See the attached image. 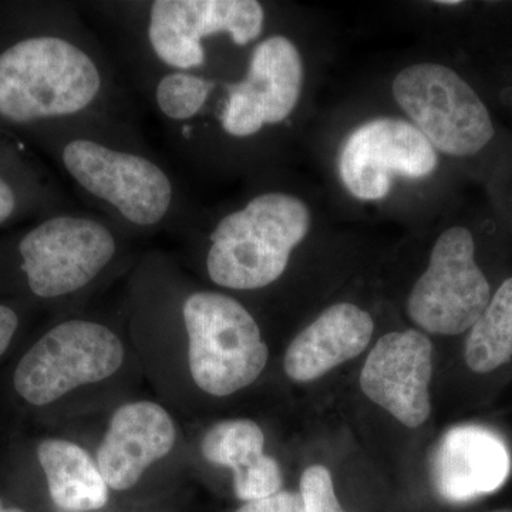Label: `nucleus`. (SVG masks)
Masks as SVG:
<instances>
[{
	"label": "nucleus",
	"mask_w": 512,
	"mask_h": 512,
	"mask_svg": "<svg viewBox=\"0 0 512 512\" xmlns=\"http://www.w3.org/2000/svg\"><path fill=\"white\" fill-rule=\"evenodd\" d=\"M305 67L289 37H266L249 56L247 73L225 84L220 124L225 134L249 138L266 126L284 123L301 99Z\"/></svg>",
	"instance_id": "obj_10"
},
{
	"label": "nucleus",
	"mask_w": 512,
	"mask_h": 512,
	"mask_svg": "<svg viewBox=\"0 0 512 512\" xmlns=\"http://www.w3.org/2000/svg\"><path fill=\"white\" fill-rule=\"evenodd\" d=\"M392 90L400 109L440 153L474 156L494 138L487 107L450 67L412 64L394 77Z\"/></svg>",
	"instance_id": "obj_5"
},
{
	"label": "nucleus",
	"mask_w": 512,
	"mask_h": 512,
	"mask_svg": "<svg viewBox=\"0 0 512 512\" xmlns=\"http://www.w3.org/2000/svg\"><path fill=\"white\" fill-rule=\"evenodd\" d=\"M0 512H23L18 510V508H5L2 503H0Z\"/></svg>",
	"instance_id": "obj_25"
},
{
	"label": "nucleus",
	"mask_w": 512,
	"mask_h": 512,
	"mask_svg": "<svg viewBox=\"0 0 512 512\" xmlns=\"http://www.w3.org/2000/svg\"><path fill=\"white\" fill-rule=\"evenodd\" d=\"M16 194L8 181L0 175V225L12 217L16 210Z\"/></svg>",
	"instance_id": "obj_23"
},
{
	"label": "nucleus",
	"mask_w": 512,
	"mask_h": 512,
	"mask_svg": "<svg viewBox=\"0 0 512 512\" xmlns=\"http://www.w3.org/2000/svg\"><path fill=\"white\" fill-rule=\"evenodd\" d=\"M490 299L491 286L476 264L473 234L453 227L431 249L429 266L407 299V313L427 332L460 335L473 328Z\"/></svg>",
	"instance_id": "obj_9"
},
{
	"label": "nucleus",
	"mask_w": 512,
	"mask_h": 512,
	"mask_svg": "<svg viewBox=\"0 0 512 512\" xmlns=\"http://www.w3.org/2000/svg\"><path fill=\"white\" fill-rule=\"evenodd\" d=\"M64 171L76 187L119 224L154 229L168 224L177 210L173 177L150 154L76 126L60 151Z\"/></svg>",
	"instance_id": "obj_2"
},
{
	"label": "nucleus",
	"mask_w": 512,
	"mask_h": 512,
	"mask_svg": "<svg viewBox=\"0 0 512 512\" xmlns=\"http://www.w3.org/2000/svg\"><path fill=\"white\" fill-rule=\"evenodd\" d=\"M375 322L353 303H336L320 313L292 340L285 355V372L295 382H312L369 346Z\"/></svg>",
	"instance_id": "obj_15"
},
{
	"label": "nucleus",
	"mask_w": 512,
	"mask_h": 512,
	"mask_svg": "<svg viewBox=\"0 0 512 512\" xmlns=\"http://www.w3.org/2000/svg\"><path fill=\"white\" fill-rule=\"evenodd\" d=\"M109 224L87 214H59L30 229L19 244L30 291L43 299L82 291L111 264L117 238Z\"/></svg>",
	"instance_id": "obj_7"
},
{
	"label": "nucleus",
	"mask_w": 512,
	"mask_h": 512,
	"mask_svg": "<svg viewBox=\"0 0 512 512\" xmlns=\"http://www.w3.org/2000/svg\"><path fill=\"white\" fill-rule=\"evenodd\" d=\"M265 9L256 0H156L146 5V42L167 72L201 73L205 42L228 35L245 47L264 33Z\"/></svg>",
	"instance_id": "obj_6"
},
{
	"label": "nucleus",
	"mask_w": 512,
	"mask_h": 512,
	"mask_svg": "<svg viewBox=\"0 0 512 512\" xmlns=\"http://www.w3.org/2000/svg\"><path fill=\"white\" fill-rule=\"evenodd\" d=\"M265 437L251 420L215 424L202 440V456L234 471L235 494L252 501L281 491L282 473L274 458L264 453Z\"/></svg>",
	"instance_id": "obj_16"
},
{
	"label": "nucleus",
	"mask_w": 512,
	"mask_h": 512,
	"mask_svg": "<svg viewBox=\"0 0 512 512\" xmlns=\"http://www.w3.org/2000/svg\"><path fill=\"white\" fill-rule=\"evenodd\" d=\"M37 457L57 507L79 512L99 510L107 504L109 485L82 447L70 441L46 440Z\"/></svg>",
	"instance_id": "obj_17"
},
{
	"label": "nucleus",
	"mask_w": 512,
	"mask_h": 512,
	"mask_svg": "<svg viewBox=\"0 0 512 512\" xmlns=\"http://www.w3.org/2000/svg\"><path fill=\"white\" fill-rule=\"evenodd\" d=\"M473 372H494L512 359V276L498 288L474 323L464 348Z\"/></svg>",
	"instance_id": "obj_18"
},
{
	"label": "nucleus",
	"mask_w": 512,
	"mask_h": 512,
	"mask_svg": "<svg viewBox=\"0 0 512 512\" xmlns=\"http://www.w3.org/2000/svg\"><path fill=\"white\" fill-rule=\"evenodd\" d=\"M433 345L419 330L392 332L377 340L360 373L363 393L409 429L431 412L429 384Z\"/></svg>",
	"instance_id": "obj_12"
},
{
	"label": "nucleus",
	"mask_w": 512,
	"mask_h": 512,
	"mask_svg": "<svg viewBox=\"0 0 512 512\" xmlns=\"http://www.w3.org/2000/svg\"><path fill=\"white\" fill-rule=\"evenodd\" d=\"M494 512H512V510H501V511H494Z\"/></svg>",
	"instance_id": "obj_26"
},
{
	"label": "nucleus",
	"mask_w": 512,
	"mask_h": 512,
	"mask_svg": "<svg viewBox=\"0 0 512 512\" xmlns=\"http://www.w3.org/2000/svg\"><path fill=\"white\" fill-rule=\"evenodd\" d=\"M183 319L194 382L212 396H228L254 383L268 363V346L254 316L220 292H194Z\"/></svg>",
	"instance_id": "obj_4"
},
{
	"label": "nucleus",
	"mask_w": 512,
	"mask_h": 512,
	"mask_svg": "<svg viewBox=\"0 0 512 512\" xmlns=\"http://www.w3.org/2000/svg\"><path fill=\"white\" fill-rule=\"evenodd\" d=\"M215 87L217 80L202 73L165 72L154 84V104L163 119L185 127L200 116Z\"/></svg>",
	"instance_id": "obj_19"
},
{
	"label": "nucleus",
	"mask_w": 512,
	"mask_h": 512,
	"mask_svg": "<svg viewBox=\"0 0 512 512\" xmlns=\"http://www.w3.org/2000/svg\"><path fill=\"white\" fill-rule=\"evenodd\" d=\"M174 443L173 420L160 404H124L111 417L97 451V466L110 488L128 490L154 461L170 454Z\"/></svg>",
	"instance_id": "obj_14"
},
{
	"label": "nucleus",
	"mask_w": 512,
	"mask_h": 512,
	"mask_svg": "<svg viewBox=\"0 0 512 512\" xmlns=\"http://www.w3.org/2000/svg\"><path fill=\"white\" fill-rule=\"evenodd\" d=\"M510 473L511 456L505 441L495 431L476 424L448 430L431 454V483L451 504L494 493Z\"/></svg>",
	"instance_id": "obj_13"
},
{
	"label": "nucleus",
	"mask_w": 512,
	"mask_h": 512,
	"mask_svg": "<svg viewBox=\"0 0 512 512\" xmlns=\"http://www.w3.org/2000/svg\"><path fill=\"white\" fill-rule=\"evenodd\" d=\"M18 323V315L8 306L0 305V356L5 353L12 342L13 335L18 329Z\"/></svg>",
	"instance_id": "obj_22"
},
{
	"label": "nucleus",
	"mask_w": 512,
	"mask_h": 512,
	"mask_svg": "<svg viewBox=\"0 0 512 512\" xmlns=\"http://www.w3.org/2000/svg\"><path fill=\"white\" fill-rule=\"evenodd\" d=\"M439 154L429 140L402 119H375L346 138L339 156L340 181L360 201H380L389 195L396 177H429Z\"/></svg>",
	"instance_id": "obj_11"
},
{
	"label": "nucleus",
	"mask_w": 512,
	"mask_h": 512,
	"mask_svg": "<svg viewBox=\"0 0 512 512\" xmlns=\"http://www.w3.org/2000/svg\"><path fill=\"white\" fill-rule=\"evenodd\" d=\"M311 229V210L284 191L255 195L215 222L208 235V276L215 285L255 291L278 281Z\"/></svg>",
	"instance_id": "obj_3"
},
{
	"label": "nucleus",
	"mask_w": 512,
	"mask_h": 512,
	"mask_svg": "<svg viewBox=\"0 0 512 512\" xmlns=\"http://www.w3.org/2000/svg\"><path fill=\"white\" fill-rule=\"evenodd\" d=\"M437 5H443V6H457L460 5L461 2H458V0H441V2H436Z\"/></svg>",
	"instance_id": "obj_24"
},
{
	"label": "nucleus",
	"mask_w": 512,
	"mask_h": 512,
	"mask_svg": "<svg viewBox=\"0 0 512 512\" xmlns=\"http://www.w3.org/2000/svg\"><path fill=\"white\" fill-rule=\"evenodd\" d=\"M237 512H305L301 493L278 491L268 497L247 501Z\"/></svg>",
	"instance_id": "obj_21"
},
{
	"label": "nucleus",
	"mask_w": 512,
	"mask_h": 512,
	"mask_svg": "<svg viewBox=\"0 0 512 512\" xmlns=\"http://www.w3.org/2000/svg\"><path fill=\"white\" fill-rule=\"evenodd\" d=\"M301 495L305 512H345L335 493L332 474L323 466H312L303 471Z\"/></svg>",
	"instance_id": "obj_20"
},
{
	"label": "nucleus",
	"mask_w": 512,
	"mask_h": 512,
	"mask_svg": "<svg viewBox=\"0 0 512 512\" xmlns=\"http://www.w3.org/2000/svg\"><path fill=\"white\" fill-rule=\"evenodd\" d=\"M123 357L120 339L106 326L67 320L22 357L13 383L26 402L45 406L76 387L114 375Z\"/></svg>",
	"instance_id": "obj_8"
},
{
	"label": "nucleus",
	"mask_w": 512,
	"mask_h": 512,
	"mask_svg": "<svg viewBox=\"0 0 512 512\" xmlns=\"http://www.w3.org/2000/svg\"><path fill=\"white\" fill-rule=\"evenodd\" d=\"M113 69L86 28L26 37L0 52V117L10 123L103 119Z\"/></svg>",
	"instance_id": "obj_1"
}]
</instances>
